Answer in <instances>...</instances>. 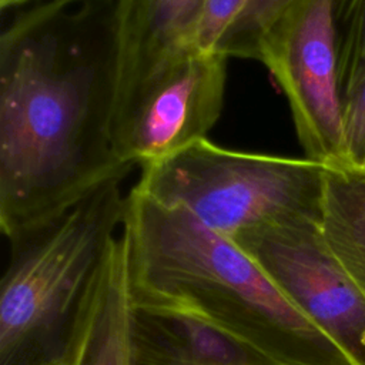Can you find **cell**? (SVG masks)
<instances>
[{"mask_svg": "<svg viewBox=\"0 0 365 365\" xmlns=\"http://www.w3.org/2000/svg\"><path fill=\"white\" fill-rule=\"evenodd\" d=\"M0 34V228L6 238L64 212L131 165L111 124L115 0H36Z\"/></svg>", "mask_w": 365, "mask_h": 365, "instance_id": "cell-1", "label": "cell"}, {"mask_svg": "<svg viewBox=\"0 0 365 365\" xmlns=\"http://www.w3.org/2000/svg\"><path fill=\"white\" fill-rule=\"evenodd\" d=\"M121 231L133 311L182 317L271 365H354L230 238L133 187Z\"/></svg>", "mask_w": 365, "mask_h": 365, "instance_id": "cell-2", "label": "cell"}, {"mask_svg": "<svg viewBox=\"0 0 365 365\" xmlns=\"http://www.w3.org/2000/svg\"><path fill=\"white\" fill-rule=\"evenodd\" d=\"M113 180L9 241L0 282V365H43L66 351L86 288L121 228L125 195Z\"/></svg>", "mask_w": 365, "mask_h": 365, "instance_id": "cell-3", "label": "cell"}, {"mask_svg": "<svg viewBox=\"0 0 365 365\" xmlns=\"http://www.w3.org/2000/svg\"><path fill=\"white\" fill-rule=\"evenodd\" d=\"M327 168L307 157L232 150L205 138L143 167L134 187L235 240L267 225L321 222Z\"/></svg>", "mask_w": 365, "mask_h": 365, "instance_id": "cell-4", "label": "cell"}, {"mask_svg": "<svg viewBox=\"0 0 365 365\" xmlns=\"http://www.w3.org/2000/svg\"><path fill=\"white\" fill-rule=\"evenodd\" d=\"M255 60L287 97L305 157L345 167L334 0H294L264 34Z\"/></svg>", "mask_w": 365, "mask_h": 365, "instance_id": "cell-5", "label": "cell"}, {"mask_svg": "<svg viewBox=\"0 0 365 365\" xmlns=\"http://www.w3.org/2000/svg\"><path fill=\"white\" fill-rule=\"evenodd\" d=\"M232 241L354 365H365V292L331 251L321 222L267 225Z\"/></svg>", "mask_w": 365, "mask_h": 365, "instance_id": "cell-6", "label": "cell"}, {"mask_svg": "<svg viewBox=\"0 0 365 365\" xmlns=\"http://www.w3.org/2000/svg\"><path fill=\"white\" fill-rule=\"evenodd\" d=\"M227 70L228 57L217 50L173 56L113 125L118 157L143 168L208 138L222 113Z\"/></svg>", "mask_w": 365, "mask_h": 365, "instance_id": "cell-7", "label": "cell"}, {"mask_svg": "<svg viewBox=\"0 0 365 365\" xmlns=\"http://www.w3.org/2000/svg\"><path fill=\"white\" fill-rule=\"evenodd\" d=\"M205 0H115L117 86L113 125L173 56L191 47Z\"/></svg>", "mask_w": 365, "mask_h": 365, "instance_id": "cell-8", "label": "cell"}, {"mask_svg": "<svg viewBox=\"0 0 365 365\" xmlns=\"http://www.w3.org/2000/svg\"><path fill=\"white\" fill-rule=\"evenodd\" d=\"M67 345L76 365H134L128 244L121 228L86 288Z\"/></svg>", "mask_w": 365, "mask_h": 365, "instance_id": "cell-9", "label": "cell"}, {"mask_svg": "<svg viewBox=\"0 0 365 365\" xmlns=\"http://www.w3.org/2000/svg\"><path fill=\"white\" fill-rule=\"evenodd\" d=\"M321 231L331 251L365 292V171L327 168Z\"/></svg>", "mask_w": 365, "mask_h": 365, "instance_id": "cell-10", "label": "cell"}, {"mask_svg": "<svg viewBox=\"0 0 365 365\" xmlns=\"http://www.w3.org/2000/svg\"><path fill=\"white\" fill-rule=\"evenodd\" d=\"M294 0H250L222 34L217 51L228 58L255 60L259 43Z\"/></svg>", "mask_w": 365, "mask_h": 365, "instance_id": "cell-11", "label": "cell"}, {"mask_svg": "<svg viewBox=\"0 0 365 365\" xmlns=\"http://www.w3.org/2000/svg\"><path fill=\"white\" fill-rule=\"evenodd\" d=\"M342 96L365 73V0H334Z\"/></svg>", "mask_w": 365, "mask_h": 365, "instance_id": "cell-12", "label": "cell"}, {"mask_svg": "<svg viewBox=\"0 0 365 365\" xmlns=\"http://www.w3.org/2000/svg\"><path fill=\"white\" fill-rule=\"evenodd\" d=\"M345 167L365 171V73L342 96Z\"/></svg>", "mask_w": 365, "mask_h": 365, "instance_id": "cell-13", "label": "cell"}, {"mask_svg": "<svg viewBox=\"0 0 365 365\" xmlns=\"http://www.w3.org/2000/svg\"><path fill=\"white\" fill-rule=\"evenodd\" d=\"M133 359L134 365H217L192 359L170 345L148 328L133 312ZM238 365H271L264 361H254Z\"/></svg>", "mask_w": 365, "mask_h": 365, "instance_id": "cell-14", "label": "cell"}, {"mask_svg": "<svg viewBox=\"0 0 365 365\" xmlns=\"http://www.w3.org/2000/svg\"><path fill=\"white\" fill-rule=\"evenodd\" d=\"M250 0H205L191 37V47L214 51L234 19Z\"/></svg>", "mask_w": 365, "mask_h": 365, "instance_id": "cell-15", "label": "cell"}, {"mask_svg": "<svg viewBox=\"0 0 365 365\" xmlns=\"http://www.w3.org/2000/svg\"><path fill=\"white\" fill-rule=\"evenodd\" d=\"M43 365H76V359H74V355H73L71 349L68 348V345H66V351L61 356H58L50 362H46Z\"/></svg>", "mask_w": 365, "mask_h": 365, "instance_id": "cell-16", "label": "cell"}, {"mask_svg": "<svg viewBox=\"0 0 365 365\" xmlns=\"http://www.w3.org/2000/svg\"><path fill=\"white\" fill-rule=\"evenodd\" d=\"M36 0H0V9L4 10H11V9H17V7H23L26 4H30Z\"/></svg>", "mask_w": 365, "mask_h": 365, "instance_id": "cell-17", "label": "cell"}]
</instances>
